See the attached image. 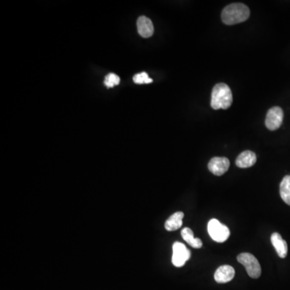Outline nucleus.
<instances>
[{"instance_id":"nucleus-12","label":"nucleus","mask_w":290,"mask_h":290,"mask_svg":"<svg viewBox=\"0 0 290 290\" xmlns=\"http://www.w3.org/2000/svg\"><path fill=\"white\" fill-rule=\"evenodd\" d=\"M184 218V213L181 211L176 212L174 215L166 220L164 223V227L168 232H174L178 230L182 226V219Z\"/></svg>"},{"instance_id":"nucleus-16","label":"nucleus","mask_w":290,"mask_h":290,"mask_svg":"<svg viewBox=\"0 0 290 290\" xmlns=\"http://www.w3.org/2000/svg\"><path fill=\"white\" fill-rule=\"evenodd\" d=\"M133 81L136 84H149V83L153 82V79H151L148 75L147 73H145V72L139 73V74L134 76Z\"/></svg>"},{"instance_id":"nucleus-15","label":"nucleus","mask_w":290,"mask_h":290,"mask_svg":"<svg viewBox=\"0 0 290 290\" xmlns=\"http://www.w3.org/2000/svg\"><path fill=\"white\" fill-rule=\"evenodd\" d=\"M119 82H120V78L119 76L115 74H109L106 76L104 85L108 88H111V87L119 85Z\"/></svg>"},{"instance_id":"nucleus-2","label":"nucleus","mask_w":290,"mask_h":290,"mask_svg":"<svg viewBox=\"0 0 290 290\" xmlns=\"http://www.w3.org/2000/svg\"><path fill=\"white\" fill-rule=\"evenodd\" d=\"M233 102L230 87L225 83H219L215 86L211 94V108L214 110L228 109Z\"/></svg>"},{"instance_id":"nucleus-1","label":"nucleus","mask_w":290,"mask_h":290,"mask_svg":"<svg viewBox=\"0 0 290 290\" xmlns=\"http://www.w3.org/2000/svg\"><path fill=\"white\" fill-rule=\"evenodd\" d=\"M250 15V10L243 4H232L222 12V20L225 25H234L243 23Z\"/></svg>"},{"instance_id":"nucleus-13","label":"nucleus","mask_w":290,"mask_h":290,"mask_svg":"<svg viewBox=\"0 0 290 290\" xmlns=\"http://www.w3.org/2000/svg\"><path fill=\"white\" fill-rule=\"evenodd\" d=\"M181 236L183 239L191 245L194 248H201L202 247V242L200 239L194 238V232L190 228L185 227L181 231Z\"/></svg>"},{"instance_id":"nucleus-8","label":"nucleus","mask_w":290,"mask_h":290,"mask_svg":"<svg viewBox=\"0 0 290 290\" xmlns=\"http://www.w3.org/2000/svg\"><path fill=\"white\" fill-rule=\"evenodd\" d=\"M137 29L139 34L143 38H149L153 36L154 27L153 22L146 16H139L137 19Z\"/></svg>"},{"instance_id":"nucleus-14","label":"nucleus","mask_w":290,"mask_h":290,"mask_svg":"<svg viewBox=\"0 0 290 290\" xmlns=\"http://www.w3.org/2000/svg\"><path fill=\"white\" fill-rule=\"evenodd\" d=\"M280 194L287 205H290V176H285L280 185Z\"/></svg>"},{"instance_id":"nucleus-5","label":"nucleus","mask_w":290,"mask_h":290,"mask_svg":"<svg viewBox=\"0 0 290 290\" xmlns=\"http://www.w3.org/2000/svg\"><path fill=\"white\" fill-rule=\"evenodd\" d=\"M191 257V251L187 248L184 243L175 242L173 245V256L172 263L175 267H180L185 265L187 260Z\"/></svg>"},{"instance_id":"nucleus-10","label":"nucleus","mask_w":290,"mask_h":290,"mask_svg":"<svg viewBox=\"0 0 290 290\" xmlns=\"http://www.w3.org/2000/svg\"><path fill=\"white\" fill-rule=\"evenodd\" d=\"M272 244L275 247L277 254L281 258H285L288 254V245L280 234L275 232L271 236Z\"/></svg>"},{"instance_id":"nucleus-4","label":"nucleus","mask_w":290,"mask_h":290,"mask_svg":"<svg viewBox=\"0 0 290 290\" xmlns=\"http://www.w3.org/2000/svg\"><path fill=\"white\" fill-rule=\"evenodd\" d=\"M208 233L211 239L217 243L226 241L230 236L231 232L226 225L222 224L218 219H213L208 222Z\"/></svg>"},{"instance_id":"nucleus-3","label":"nucleus","mask_w":290,"mask_h":290,"mask_svg":"<svg viewBox=\"0 0 290 290\" xmlns=\"http://www.w3.org/2000/svg\"><path fill=\"white\" fill-rule=\"evenodd\" d=\"M237 260L244 266L249 277L257 279L261 275V267L258 260L253 255L244 253L237 256Z\"/></svg>"},{"instance_id":"nucleus-6","label":"nucleus","mask_w":290,"mask_h":290,"mask_svg":"<svg viewBox=\"0 0 290 290\" xmlns=\"http://www.w3.org/2000/svg\"><path fill=\"white\" fill-rule=\"evenodd\" d=\"M284 113L279 107H273L267 111L265 119L266 128L270 131H276L282 125Z\"/></svg>"},{"instance_id":"nucleus-9","label":"nucleus","mask_w":290,"mask_h":290,"mask_svg":"<svg viewBox=\"0 0 290 290\" xmlns=\"http://www.w3.org/2000/svg\"><path fill=\"white\" fill-rule=\"evenodd\" d=\"M235 277V270L230 265H222L215 271V280L217 283H227Z\"/></svg>"},{"instance_id":"nucleus-7","label":"nucleus","mask_w":290,"mask_h":290,"mask_svg":"<svg viewBox=\"0 0 290 290\" xmlns=\"http://www.w3.org/2000/svg\"><path fill=\"white\" fill-rule=\"evenodd\" d=\"M230 167V161L226 157H213L210 160L208 169L215 176H222Z\"/></svg>"},{"instance_id":"nucleus-11","label":"nucleus","mask_w":290,"mask_h":290,"mask_svg":"<svg viewBox=\"0 0 290 290\" xmlns=\"http://www.w3.org/2000/svg\"><path fill=\"white\" fill-rule=\"evenodd\" d=\"M256 162V156L253 152L244 151L238 156L236 160V165L239 168L246 169L254 165Z\"/></svg>"}]
</instances>
